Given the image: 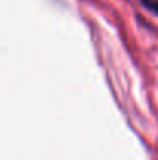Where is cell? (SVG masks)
I'll return each instance as SVG.
<instances>
[{"label":"cell","instance_id":"6da1fadb","mask_svg":"<svg viewBox=\"0 0 158 160\" xmlns=\"http://www.w3.org/2000/svg\"><path fill=\"white\" fill-rule=\"evenodd\" d=\"M149 9H152V11H157L158 12V0H141Z\"/></svg>","mask_w":158,"mask_h":160}]
</instances>
